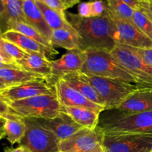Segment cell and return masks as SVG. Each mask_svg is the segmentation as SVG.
Segmentation results:
<instances>
[{
	"mask_svg": "<svg viewBox=\"0 0 152 152\" xmlns=\"http://www.w3.org/2000/svg\"><path fill=\"white\" fill-rule=\"evenodd\" d=\"M119 64L136 79L141 88H152V66L128 46L117 44L111 52Z\"/></svg>",
	"mask_w": 152,
	"mask_h": 152,
	"instance_id": "8992f818",
	"label": "cell"
},
{
	"mask_svg": "<svg viewBox=\"0 0 152 152\" xmlns=\"http://www.w3.org/2000/svg\"><path fill=\"white\" fill-rule=\"evenodd\" d=\"M86 53L87 60L80 72L138 85L133 75L117 62L111 53L106 51H88Z\"/></svg>",
	"mask_w": 152,
	"mask_h": 152,
	"instance_id": "277c9868",
	"label": "cell"
},
{
	"mask_svg": "<svg viewBox=\"0 0 152 152\" xmlns=\"http://www.w3.org/2000/svg\"><path fill=\"white\" fill-rule=\"evenodd\" d=\"M80 0H61V1L62 2V4H64V6L65 7V8L68 9L70 7H73L75 4H78L80 2Z\"/></svg>",
	"mask_w": 152,
	"mask_h": 152,
	"instance_id": "f35d334b",
	"label": "cell"
},
{
	"mask_svg": "<svg viewBox=\"0 0 152 152\" xmlns=\"http://www.w3.org/2000/svg\"><path fill=\"white\" fill-rule=\"evenodd\" d=\"M21 69L39 76L48 81L51 80L52 70L50 61L48 56L37 53H27L24 58L16 61Z\"/></svg>",
	"mask_w": 152,
	"mask_h": 152,
	"instance_id": "e0dca14e",
	"label": "cell"
},
{
	"mask_svg": "<svg viewBox=\"0 0 152 152\" xmlns=\"http://www.w3.org/2000/svg\"><path fill=\"white\" fill-rule=\"evenodd\" d=\"M61 78L63 79L71 87L82 94L92 102L105 108V102L99 94L97 91L87 80L82 77L80 72L67 74Z\"/></svg>",
	"mask_w": 152,
	"mask_h": 152,
	"instance_id": "d6986e66",
	"label": "cell"
},
{
	"mask_svg": "<svg viewBox=\"0 0 152 152\" xmlns=\"http://www.w3.org/2000/svg\"><path fill=\"white\" fill-rule=\"evenodd\" d=\"M99 93L105 104V109H116L134 91L140 88L138 85L115 79L103 78L80 72Z\"/></svg>",
	"mask_w": 152,
	"mask_h": 152,
	"instance_id": "3957f363",
	"label": "cell"
},
{
	"mask_svg": "<svg viewBox=\"0 0 152 152\" xmlns=\"http://www.w3.org/2000/svg\"><path fill=\"white\" fill-rule=\"evenodd\" d=\"M51 45L68 50L80 49V38L74 28H61L52 31Z\"/></svg>",
	"mask_w": 152,
	"mask_h": 152,
	"instance_id": "44dd1931",
	"label": "cell"
},
{
	"mask_svg": "<svg viewBox=\"0 0 152 152\" xmlns=\"http://www.w3.org/2000/svg\"><path fill=\"white\" fill-rule=\"evenodd\" d=\"M108 9L118 17L132 20L135 9L126 4L123 0H106Z\"/></svg>",
	"mask_w": 152,
	"mask_h": 152,
	"instance_id": "484cf974",
	"label": "cell"
},
{
	"mask_svg": "<svg viewBox=\"0 0 152 152\" xmlns=\"http://www.w3.org/2000/svg\"><path fill=\"white\" fill-rule=\"evenodd\" d=\"M0 62H4V63L8 64H15V65H16V62L9 55H7L4 52V50H3L2 47L1 45V42H0Z\"/></svg>",
	"mask_w": 152,
	"mask_h": 152,
	"instance_id": "e575fe53",
	"label": "cell"
},
{
	"mask_svg": "<svg viewBox=\"0 0 152 152\" xmlns=\"http://www.w3.org/2000/svg\"><path fill=\"white\" fill-rule=\"evenodd\" d=\"M123 1L126 3V4H129V6H131L132 7H133L134 9H137L140 7V2L138 1V0H123Z\"/></svg>",
	"mask_w": 152,
	"mask_h": 152,
	"instance_id": "60d3db41",
	"label": "cell"
},
{
	"mask_svg": "<svg viewBox=\"0 0 152 152\" xmlns=\"http://www.w3.org/2000/svg\"><path fill=\"white\" fill-rule=\"evenodd\" d=\"M77 14L83 18L91 17L90 1H85V2L80 3L78 6V13Z\"/></svg>",
	"mask_w": 152,
	"mask_h": 152,
	"instance_id": "d6a6232c",
	"label": "cell"
},
{
	"mask_svg": "<svg viewBox=\"0 0 152 152\" xmlns=\"http://www.w3.org/2000/svg\"><path fill=\"white\" fill-rule=\"evenodd\" d=\"M11 113L22 118L50 120L62 111L56 95H39L7 102Z\"/></svg>",
	"mask_w": 152,
	"mask_h": 152,
	"instance_id": "7a4b0ae2",
	"label": "cell"
},
{
	"mask_svg": "<svg viewBox=\"0 0 152 152\" xmlns=\"http://www.w3.org/2000/svg\"><path fill=\"white\" fill-rule=\"evenodd\" d=\"M6 118L0 117V140L5 137V132H4V126H5Z\"/></svg>",
	"mask_w": 152,
	"mask_h": 152,
	"instance_id": "74e56055",
	"label": "cell"
},
{
	"mask_svg": "<svg viewBox=\"0 0 152 152\" xmlns=\"http://www.w3.org/2000/svg\"><path fill=\"white\" fill-rule=\"evenodd\" d=\"M0 42H1V45L4 52L7 55H9L15 62L22 59L26 55V52L24 51L20 48H19L17 45L10 42L1 39L0 40Z\"/></svg>",
	"mask_w": 152,
	"mask_h": 152,
	"instance_id": "f1b7e54d",
	"label": "cell"
},
{
	"mask_svg": "<svg viewBox=\"0 0 152 152\" xmlns=\"http://www.w3.org/2000/svg\"><path fill=\"white\" fill-rule=\"evenodd\" d=\"M108 12L114 25V39L117 44L140 49L152 48V40L138 29L132 20L121 19L108 9Z\"/></svg>",
	"mask_w": 152,
	"mask_h": 152,
	"instance_id": "30bf717a",
	"label": "cell"
},
{
	"mask_svg": "<svg viewBox=\"0 0 152 152\" xmlns=\"http://www.w3.org/2000/svg\"><path fill=\"white\" fill-rule=\"evenodd\" d=\"M104 152H152V134L105 135Z\"/></svg>",
	"mask_w": 152,
	"mask_h": 152,
	"instance_id": "9c48e42d",
	"label": "cell"
},
{
	"mask_svg": "<svg viewBox=\"0 0 152 152\" xmlns=\"http://www.w3.org/2000/svg\"><path fill=\"white\" fill-rule=\"evenodd\" d=\"M39 120L56 134L59 142L68 139L79 131L84 129L83 126L74 121L71 116L64 111H61L53 119L50 120L39 119Z\"/></svg>",
	"mask_w": 152,
	"mask_h": 152,
	"instance_id": "9a60e30c",
	"label": "cell"
},
{
	"mask_svg": "<svg viewBox=\"0 0 152 152\" xmlns=\"http://www.w3.org/2000/svg\"><path fill=\"white\" fill-rule=\"evenodd\" d=\"M68 16L69 22L80 36V50L111 53L115 48L114 25L108 10L100 17L83 18L71 13Z\"/></svg>",
	"mask_w": 152,
	"mask_h": 152,
	"instance_id": "6da1fadb",
	"label": "cell"
},
{
	"mask_svg": "<svg viewBox=\"0 0 152 152\" xmlns=\"http://www.w3.org/2000/svg\"><path fill=\"white\" fill-rule=\"evenodd\" d=\"M20 1H25V0H20Z\"/></svg>",
	"mask_w": 152,
	"mask_h": 152,
	"instance_id": "c3c4849f",
	"label": "cell"
},
{
	"mask_svg": "<svg viewBox=\"0 0 152 152\" xmlns=\"http://www.w3.org/2000/svg\"><path fill=\"white\" fill-rule=\"evenodd\" d=\"M45 94L56 95L54 85L46 80H32L0 91V98L7 102Z\"/></svg>",
	"mask_w": 152,
	"mask_h": 152,
	"instance_id": "8fae6325",
	"label": "cell"
},
{
	"mask_svg": "<svg viewBox=\"0 0 152 152\" xmlns=\"http://www.w3.org/2000/svg\"><path fill=\"white\" fill-rule=\"evenodd\" d=\"M7 13V22L9 20L26 22L23 10L22 1L20 0H3Z\"/></svg>",
	"mask_w": 152,
	"mask_h": 152,
	"instance_id": "83f0119b",
	"label": "cell"
},
{
	"mask_svg": "<svg viewBox=\"0 0 152 152\" xmlns=\"http://www.w3.org/2000/svg\"><path fill=\"white\" fill-rule=\"evenodd\" d=\"M115 110L122 114L152 111V88H140L128 96Z\"/></svg>",
	"mask_w": 152,
	"mask_h": 152,
	"instance_id": "5bb4252c",
	"label": "cell"
},
{
	"mask_svg": "<svg viewBox=\"0 0 152 152\" xmlns=\"http://www.w3.org/2000/svg\"><path fill=\"white\" fill-rule=\"evenodd\" d=\"M6 25L7 28V30H13V31H17V32L21 33L23 35L38 42L40 44L43 45L46 47L53 48V46L39 34V31H37L35 28H34L26 22L9 20L6 22Z\"/></svg>",
	"mask_w": 152,
	"mask_h": 152,
	"instance_id": "d4e9b609",
	"label": "cell"
},
{
	"mask_svg": "<svg viewBox=\"0 0 152 152\" xmlns=\"http://www.w3.org/2000/svg\"><path fill=\"white\" fill-rule=\"evenodd\" d=\"M22 10L27 23L35 28L51 45L52 30L49 28L35 0L22 1Z\"/></svg>",
	"mask_w": 152,
	"mask_h": 152,
	"instance_id": "ac0fdd59",
	"label": "cell"
},
{
	"mask_svg": "<svg viewBox=\"0 0 152 152\" xmlns=\"http://www.w3.org/2000/svg\"><path fill=\"white\" fill-rule=\"evenodd\" d=\"M27 126L26 134L20 145H25L33 152L58 151L59 140L49 128L39 119H24Z\"/></svg>",
	"mask_w": 152,
	"mask_h": 152,
	"instance_id": "52a82bcc",
	"label": "cell"
},
{
	"mask_svg": "<svg viewBox=\"0 0 152 152\" xmlns=\"http://www.w3.org/2000/svg\"><path fill=\"white\" fill-rule=\"evenodd\" d=\"M105 135L152 134V111L136 114H122L102 126Z\"/></svg>",
	"mask_w": 152,
	"mask_h": 152,
	"instance_id": "5b68a950",
	"label": "cell"
},
{
	"mask_svg": "<svg viewBox=\"0 0 152 152\" xmlns=\"http://www.w3.org/2000/svg\"><path fill=\"white\" fill-rule=\"evenodd\" d=\"M89 1L91 10V17H100L107 12L108 7L103 0H91Z\"/></svg>",
	"mask_w": 152,
	"mask_h": 152,
	"instance_id": "f546056e",
	"label": "cell"
},
{
	"mask_svg": "<svg viewBox=\"0 0 152 152\" xmlns=\"http://www.w3.org/2000/svg\"><path fill=\"white\" fill-rule=\"evenodd\" d=\"M140 3H151L152 0H138Z\"/></svg>",
	"mask_w": 152,
	"mask_h": 152,
	"instance_id": "ee69618b",
	"label": "cell"
},
{
	"mask_svg": "<svg viewBox=\"0 0 152 152\" xmlns=\"http://www.w3.org/2000/svg\"><path fill=\"white\" fill-rule=\"evenodd\" d=\"M2 34H3V32H2V31H1V28H0V39H1V36H2Z\"/></svg>",
	"mask_w": 152,
	"mask_h": 152,
	"instance_id": "bcb514c9",
	"label": "cell"
},
{
	"mask_svg": "<svg viewBox=\"0 0 152 152\" xmlns=\"http://www.w3.org/2000/svg\"><path fill=\"white\" fill-rule=\"evenodd\" d=\"M86 60L87 53L86 51L80 49L68 50L59 59L50 61L51 79L56 78V82L58 79L67 74L80 72Z\"/></svg>",
	"mask_w": 152,
	"mask_h": 152,
	"instance_id": "4fadbf2b",
	"label": "cell"
},
{
	"mask_svg": "<svg viewBox=\"0 0 152 152\" xmlns=\"http://www.w3.org/2000/svg\"><path fill=\"white\" fill-rule=\"evenodd\" d=\"M105 132L101 126L94 129H81L70 137L60 141L58 151L104 152L103 140Z\"/></svg>",
	"mask_w": 152,
	"mask_h": 152,
	"instance_id": "ba28073f",
	"label": "cell"
},
{
	"mask_svg": "<svg viewBox=\"0 0 152 152\" xmlns=\"http://www.w3.org/2000/svg\"><path fill=\"white\" fill-rule=\"evenodd\" d=\"M147 4H148V7H149V9L151 10V11L152 12V2L151 3H146Z\"/></svg>",
	"mask_w": 152,
	"mask_h": 152,
	"instance_id": "f6af8a7d",
	"label": "cell"
},
{
	"mask_svg": "<svg viewBox=\"0 0 152 152\" xmlns=\"http://www.w3.org/2000/svg\"><path fill=\"white\" fill-rule=\"evenodd\" d=\"M140 8L142 9V10H143L147 15H148V17L151 19L152 22V12L149 9V7H148V4H147L146 3H140Z\"/></svg>",
	"mask_w": 152,
	"mask_h": 152,
	"instance_id": "ab89813d",
	"label": "cell"
},
{
	"mask_svg": "<svg viewBox=\"0 0 152 152\" xmlns=\"http://www.w3.org/2000/svg\"><path fill=\"white\" fill-rule=\"evenodd\" d=\"M1 21H4L5 23L7 22V13L3 0H0V22Z\"/></svg>",
	"mask_w": 152,
	"mask_h": 152,
	"instance_id": "8d00e7d4",
	"label": "cell"
},
{
	"mask_svg": "<svg viewBox=\"0 0 152 152\" xmlns=\"http://www.w3.org/2000/svg\"><path fill=\"white\" fill-rule=\"evenodd\" d=\"M5 118V137L11 145L20 144L26 134L27 126L25 120L13 113H10Z\"/></svg>",
	"mask_w": 152,
	"mask_h": 152,
	"instance_id": "7402d4cb",
	"label": "cell"
},
{
	"mask_svg": "<svg viewBox=\"0 0 152 152\" xmlns=\"http://www.w3.org/2000/svg\"><path fill=\"white\" fill-rule=\"evenodd\" d=\"M56 97L62 106L80 107L101 113L105 111L104 107L99 106L83 96L69 86L63 79L59 78L54 83Z\"/></svg>",
	"mask_w": 152,
	"mask_h": 152,
	"instance_id": "7c38bea8",
	"label": "cell"
},
{
	"mask_svg": "<svg viewBox=\"0 0 152 152\" xmlns=\"http://www.w3.org/2000/svg\"><path fill=\"white\" fill-rule=\"evenodd\" d=\"M8 87H10V86H9V85L7 84L5 81H4L2 79L0 78V91L4 90V89L7 88H8Z\"/></svg>",
	"mask_w": 152,
	"mask_h": 152,
	"instance_id": "7bdbcfd3",
	"label": "cell"
},
{
	"mask_svg": "<svg viewBox=\"0 0 152 152\" xmlns=\"http://www.w3.org/2000/svg\"><path fill=\"white\" fill-rule=\"evenodd\" d=\"M35 2L41 10L49 28L52 31L61 29V28H66V29L74 28L69 21L67 19L65 12L58 11L54 9L50 8L38 0H35Z\"/></svg>",
	"mask_w": 152,
	"mask_h": 152,
	"instance_id": "603a6c76",
	"label": "cell"
},
{
	"mask_svg": "<svg viewBox=\"0 0 152 152\" xmlns=\"http://www.w3.org/2000/svg\"><path fill=\"white\" fill-rule=\"evenodd\" d=\"M4 68H19V67L17 66V65H15V64H8L4 63V62H0V69Z\"/></svg>",
	"mask_w": 152,
	"mask_h": 152,
	"instance_id": "b9f144b4",
	"label": "cell"
},
{
	"mask_svg": "<svg viewBox=\"0 0 152 152\" xmlns=\"http://www.w3.org/2000/svg\"><path fill=\"white\" fill-rule=\"evenodd\" d=\"M11 113L7 102L0 98V117H6Z\"/></svg>",
	"mask_w": 152,
	"mask_h": 152,
	"instance_id": "836d02e7",
	"label": "cell"
},
{
	"mask_svg": "<svg viewBox=\"0 0 152 152\" xmlns=\"http://www.w3.org/2000/svg\"><path fill=\"white\" fill-rule=\"evenodd\" d=\"M62 111L71 116L73 120L83 128L94 129L98 126L100 113L80 107L62 106Z\"/></svg>",
	"mask_w": 152,
	"mask_h": 152,
	"instance_id": "ffe728a7",
	"label": "cell"
},
{
	"mask_svg": "<svg viewBox=\"0 0 152 152\" xmlns=\"http://www.w3.org/2000/svg\"><path fill=\"white\" fill-rule=\"evenodd\" d=\"M0 78L10 86H16L36 80H44L39 76L19 68H4L0 69Z\"/></svg>",
	"mask_w": 152,
	"mask_h": 152,
	"instance_id": "cb8c5ba5",
	"label": "cell"
},
{
	"mask_svg": "<svg viewBox=\"0 0 152 152\" xmlns=\"http://www.w3.org/2000/svg\"><path fill=\"white\" fill-rule=\"evenodd\" d=\"M38 1H41L42 3L45 4L46 6L49 7L50 8L54 9V10H58V11L65 12V10H66V8L64 6V4H62L61 0H38Z\"/></svg>",
	"mask_w": 152,
	"mask_h": 152,
	"instance_id": "1f68e13d",
	"label": "cell"
},
{
	"mask_svg": "<svg viewBox=\"0 0 152 152\" xmlns=\"http://www.w3.org/2000/svg\"><path fill=\"white\" fill-rule=\"evenodd\" d=\"M132 49L133 51L137 55H139L145 62L148 64V65L152 66V48H145V49H140V48H135L129 47Z\"/></svg>",
	"mask_w": 152,
	"mask_h": 152,
	"instance_id": "4dcf8cb0",
	"label": "cell"
},
{
	"mask_svg": "<svg viewBox=\"0 0 152 152\" xmlns=\"http://www.w3.org/2000/svg\"><path fill=\"white\" fill-rule=\"evenodd\" d=\"M132 21L138 29L152 40V22L148 15L140 7L134 10Z\"/></svg>",
	"mask_w": 152,
	"mask_h": 152,
	"instance_id": "4316f807",
	"label": "cell"
},
{
	"mask_svg": "<svg viewBox=\"0 0 152 152\" xmlns=\"http://www.w3.org/2000/svg\"><path fill=\"white\" fill-rule=\"evenodd\" d=\"M56 152H71V151H56Z\"/></svg>",
	"mask_w": 152,
	"mask_h": 152,
	"instance_id": "7dc6e473",
	"label": "cell"
},
{
	"mask_svg": "<svg viewBox=\"0 0 152 152\" xmlns=\"http://www.w3.org/2000/svg\"><path fill=\"white\" fill-rule=\"evenodd\" d=\"M1 39L13 43L26 53H37L46 56H53L58 53L54 48L46 47L38 42L13 30H6L3 32Z\"/></svg>",
	"mask_w": 152,
	"mask_h": 152,
	"instance_id": "2e32d148",
	"label": "cell"
},
{
	"mask_svg": "<svg viewBox=\"0 0 152 152\" xmlns=\"http://www.w3.org/2000/svg\"><path fill=\"white\" fill-rule=\"evenodd\" d=\"M4 152H33L31 149L28 148L27 146L23 145H20L19 147L15 148H9L5 149Z\"/></svg>",
	"mask_w": 152,
	"mask_h": 152,
	"instance_id": "d590c367",
	"label": "cell"
}]
</instances>
